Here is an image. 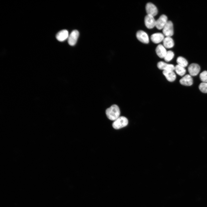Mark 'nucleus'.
<instances>
[{
    "mask_svg": "<svg viewBox=\"0 0 207 207\" xmlns=\"http://www.w3.org/2000/svg\"><path fill=\"white\" fill-rule=\"evenodd\" d=\"M106 114L109 119L114 121L120 116V109L117 105L113 104L106 110Z\"/></svg>",
    "mask_w": 207,
    "mask_h": 207,
    "instance_id": "f257e3e1",
    "label": "nucleus"
},
{
    "mask_svg": "<svg viewBox=\"0 0 207 207\" xmlns=\"http://www.w3.org/2000/svg\"><path fill=\"white\" fill-rule=\"evenodd\" d=\"M128 123L127 118L124 116H121L114 121L112 126L114 129H118L126 126Z\"/></svg>",
    "mask_w": 207,
    "mask_h": 207,
    "instance_id": "f03ea898",
    "label": "nucleus"
},
{
    "mask_svg": "<svg viewBox=\"0 0 207 207\" xmlns=\"http://www.w3.org/2000/svg\"><path fill=\"white\" fill-rule=\"evenodd\" d=\"M162 32L163 34L166 37H171L173 35V24L171 21H168L163 28Z\"/></svg>",
    "mask_w": 207,
    "mask_h": 207,
    "instance_id": "7ed1b4c3",
    "label": "nucleus"
},
{
    "mask_svg": "<svg viewBox=\"0 0 207 207\" xmlns=\"http://www.w3.org/2000/svg\"><path fill=\"white\" fill-rule=\"evenodd\" d=\"M168 21L167 16L162 14L156 20L155 26L159 30L163 29Z\"/></svg>",
    "mask_w": 207,
    "mask_h": 207,
    "instance_id": "20e7f679",
    "label": "nucleus"
},
{
    "mask_svg": "<svg viewBox=\"0 0 207 207\" xmlns=\"http://www.w3.org/2000/svg\"><path fill=\"white\" fill-rule=\"evenodd\" d=\"M145 10L147 14L154 16L157 15L158 10L156 7L153 3L149 2L145 5Z\"/></svg>",
    "mask_w": 207,
    "mask_h": 207,
    "instance_id": "39448f33",
    "label": "nucleus"
},
{
    "mask_svg": "<svg viewBox=\"0 0 207 207\" xmlns=\"http://www.w3.org/2000/svg\"><path fill=\"white\" fill-rule=\"evenodd\" d=\"M136 36L137 39L142 43L147 44L149 43L148 36L145 32L143 30H139L137 31Z\"/></svg>",
    "mask_w": 207,
    "mask_h": 207,
    "instance_id": "423d86ee",
    "label": "nucleus"
},
{
    "mask_svg": "<svg viewBox=\"0 0 207 207\" xmlns=\"http://www.w3.org/2000/svg\"><path fill=\"white\" fill-rule=\"evenodd\" d=\"M79 35V32L77 30H73L69 35L68 43L71 46H74L76 44Z\"/></svg>",
    "mask_w": 207,
    "mask_h": 207,
    "instance_id": "0eeeda50",
    "label": "nucleus"
},
{
    "mask_svg": "<svg viewBox=\"0 0 207 207\" xmlns=\"http://www.w3.org/2000/svg\"><path fill=\"white\" fill-rule=\"evenodd\" d=\"M156 20L154 16L147 14L144 18V23L146 26L149 29L153 28L156 25Z\"/></svg>",
    "mask_w": 207,
    "mask_h": 207,
    "instance_id": "6e6552de",
    "label": "nucleus"
},
{
    "mask_svg": "<svg viewBox=\"0 0 207 207\" xmlns=\"http://www.w3.org/2000/svg\"><path fill=\"white\" fill-rule=\"evenodd\" d=\"M200 68L199 65L196 63L191 64L188 67V70L191 76H195L199 72Z\"/></svg>",
    "mask_w": 207,
    "mask_h": 207,
    "instance_id": "1a4fd4ad",
    "label": "nucleus"
},
{
    "mask_svg": "<svg viewBox=\"0 0 207 207\" xmlns=\"http://www.w3.org/2000/svg\"><path fill=\"white\" fill-rule=\"evenodd\" d=\"M158 68L163 71H172L175 70V66L172 64H168L163 61H160L157 64Z\"/></svg>",
    "mask_w": 207,
    "mask_h": 207,
    "instance_id": "9d476101",
    "label": "nucleus"
},
{
    "mask_svg": "<svg viewBox=\"0 0 207 207\" xmlns=\"http://www.w3.org/2000/svg\"><path fill=\"white\" fill-rule=\"evenodd\" d=\"M164 38L163 34L160 32L154 33L150 37L151 40L156 44L159 43L163 41Z\"/></svg>",
    "mask_w": 207,
    "mask_h": 207,
    "instance_id": "9b49d317",
    "label": "nucleus"
},
{
    "mask_svg": "<svg viewBox=\"0 0 207 207\" xmlns=\"http://www.w3.org/2000/svg\"><path fill=\"white\" fill-rule=\"evenodd\" d=\"M180 83L182 85L189 86L192 85L193 80L189 74H187L183 76L179 80Z\"/></svg>",
    "mask_w": 207,
    "mask_h": 207,
    "instance_id": "f8f14e48",
    "label": "nucleus"
},
{
    "mask_svg": "<svg viewBox=\"0 0 207 207\" xmlns=\"http://www.w3.org/2000/svg\"><path fill=\"white\" fill-rule=\"evenodd\" d=\"M68 32L66 30H63L58 32L56 35L57 40L60 41H63L68 39Z\"/></svg>",
    "mask_w": 207,
    "mask_h": 207,
    "instance_id": "ddd939ff",
    "label": "nucleus"
},
{
    "mask_svg": "<svg viewBox=\"0 0 207 207\" xmlns=\"http://www.w3.org/2000/svg\"><path fill=\"white\" fill-rule=\"evenodd\" d=\"M156 52L158 56L160 58H164L167 51L163 45L160 44L156 47Z\"/></svg>",
    "mask_w": 207,
    "mask_h": 207,
    "instance_id": "4468645a",
    "label": "nucleus"
},
{
    "mask_svg": "<svg viewBox=\"0 0 207 207\" xmlns=\"http://www.w3.org/2000/svg\"><path fill=\"white\" fill-rule=\"evenodd\" d=\"M162 73L167 80L169 82H173L176 79V76L173 71H163Z\"/></svg>",
    "mask_w": 207,
    "mask_h": 207,
    "instance_id": "2eb2a0df",
    "label": "nucleus"
},
{
    "mask_svg": "<svg viewBox=\"0 0 207 207\" xmlns=\"http://www.w3.org/2000/svg\"><path fill=\"white\" fill-rule=\"evenodd\" d=\"M163 46L166 48H171L174 45V42L173 39L171 37H166L164 38L163 41Z\"/></svg>",
    "mask_w": 207,
    "mask_h": 207,
    "instance_id": "dca6fc26",
    "label": "nucleus"
},
{
    "mask_svg": "<svg viewBox=\"0 0 207 207\" xmlns=\"http://www.w3.org/2000/svg\"><path fill=\"white\" fill-rule=\"evenodd\" d=\"M177 65L184 68L186 67L188 64L187 60L184 57L182 56H179L177 59Z\"/></svg>",
    "mask_w": 207,
    "mask_h": 207,
    "instance_id": "f3484780",
    "label": "nucleus"
},
{
    "mask_svg": "<svg viewBox=\"0 0 207 207\" xmlns=\"http://www.w3.org/2000/svg\"><path fill=\"white\" fill-rule=\"evenodd\" d=\"M175 70L176 73L181 76L184 75L186 72V70L184 67L178 65L175 66Z\"/></svg>",
    "mask_w": 207,
    "mask_h": 207,
    "instance_id": "a211bd4d",
    "label": "nucleus"
},
{
    "mask_svg": "<svg viewBox=\"0 0 207 207\" xmlns=\"http://www.w3.org/2000/svg\"><path fill=\"white\" fill-rule=\"evenodd\" d=\"M175 54L173 51L171 50L167 51L164 59L165 61L169 62L172 60L174 58Z\"/></svg>",
    "mask_w": 207,
    "mask_h": 207,
    "instance_id": "6ab92c4d",
    "label": "nucleus"
},
{
    "mask_svg": "<svg viewBox=\"0 0 207 207\" xmlns=\"http://www.w3.org/2000/svg\"><path fill=\"white\" fill-rule=\"evenodd\" d=\"M199 88L202 92L207 93V83H201L199 85Z\"/></svg>",
    "mask_w": 207,
    "mask_h": 207,
    "instance_id": "aec40b11",
    "label": "nucleus"
},
{
    "mask_svg": "<svg viewBox=\"0 0 207 207\" xmlns=\"http://www.w3.org/2000/svg\"><path fill=\"white\" fill-rule=\"evenodd\" d=\"M200 78L202 82L207 83V71H204L200 73Z\"/></svg>",
    "mask_w": 207,
    "mask_h": 207,
    "instance_id": "412c9836",
    "label": "nucleus"
}]
</instances>
